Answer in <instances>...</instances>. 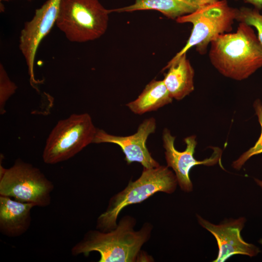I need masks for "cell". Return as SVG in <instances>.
Returning <instances> with one entry per match:
<instances>
[{"mask_svg": "<svg viewBox=\"0 0 262 262\" xmlns=\"http://www.w3.org/2000/svg\"><path fill=\"white\" fill-rule=\"evenodd\" d=\"M210 44V62L226 77L242 81L262 66V46L246 23L240 22L236 32L221 34Z\"/></svg>", "mask_w": 262, "mask_h": 262, "instance_id": "obj_1", "label": "cell"}, {"mask_svg": "<svg viewBox=\"0 0 262 262\" xmlns=\"http://www.w3.org/2000/svg\"><path fill=\"white\" fill-rule=\"evenodd\" d=\"M135 220L123 217L118 225L108 231L90 230L71 248L73 256L96 251L99 253V262H135L141 247L150 237V225H144L139 231L133 229Z\"/></svg>", "mask_w": 262, "mask_h": 262, "instance_id": "obj_2", "label": "cell"}, {"mask_svg": "<svg viewBox=\"0 0 262 262\" xmlns=\"http://www.w3.org/2000/svg\"><path fill=\"white\" fill-rule=\"evenodd\" d=\"M177 183L176 175L168 166L144 168L137 180L130 181L123 190L110 199L106 210L98 218L97 229L104 232L114 229L118 216L124 208L142 202L159 192L172 193Z\"/></svg>", "mask_w": 262, "mask_h": 262, "instance_id": "obj_3", "label": "cell"}, {"mask_svg": "<svg viewBox=\"0 0 262 262\" xmlns=\"http://www.w3.org/2000/svg\"><path fill=\"white\" fill-rule=\"evenodd\" d=\"M238 10L229 6L226 0H221L200 7L195 12L178 18L177 22L191 23L193 28L185 45L166 66L175 62L193 47H196L199 54L206 53L212 41L231 31Z\"/></svg>", "mask_w": 262, "mask_h": 262, "instance_id": "obj_4", "label": "cell"}, {"mask_svg": "<svg viewBox=\"0 0 262 262\" xmlns=\"http://www.w3.org/2000/svg\"><path fill=\"white\" fill-rule=\"evenodd\" d=\"M112 12L98 0H61L55 24L71 42L93 41L106 32Z\"/></svg>", "mask_w": 262, "mask_h": 262, "instance_id": "obj_5", "label": "cell"}, {"mask_svg": "<svg viewBox=\"0 0 262 262\" xmlns=\"http://www.w3.org/2000/svg\"><path fill=\"white\" fill-rule=\"evenodd\" d=\"M97 131L87 113L72 114L59 120L47 139L42 155L44 162L53 164L73 157L93 143Z\"/></svg>", "mask_w": 262, "mask_h": 262, "instance_id": "obj_6", "label": "cell"}, {"mask_svg": "<svg viewBox=\"0 0 262 262\" xmlns=\"http://www.w3.org/2000/svg\"><path fill=\"white\" fill-rule=\"evenodd\" d=\"M54 185L38 168L17 159L13 166L0 167V196L45 207L51 202Z\"/></svg>", "mask_w": 262, "mask_h": 262, "instance_id": "obj_7", "label": "cell"}, {"mask_svg": "<svg viewBox=\"0 0 262 262\" xmlns=\"http://www.w3.org/2000/svg\"><path fill=\"white\" fill-rule=\"evenodd\" d=\"M61 0H47L35 10L33 18L25 23L21 31L19 49L26 62L30 84L33 88L38 83L34 78V61L40 43L55 24Z\"/></svg>", "mask_w": 262, "mask_h": 262, "instance_id": "obj_8", "label": "cell"}, {"mask_svg": "<svg viewBox=\"0 0 262 262\" xmlns=\"http://www.w3.org/2000/svg\"><path fill=\"white\" fill-rule=\"evenodd\" d=\"M162 138L167 166L171 167L174 171L178 184L185 192H190L193 189L189 172L193 166L198 164L212 166L216 164L220 160L222 151L216 147L213 148L214 151L210 158L203 161L196 160L194 156L197 144L195 135L184 139L186 147L183 151H179L176 149L174 146L175 137L172 135L168 129L164 130Z\"/></svg>", "mask_w": 262, "mask_h": 262, "instance_id": "obj_9", "label": "cell"}, {"mask_svg": "<svg viewBox=\"0 0 262 262\" xmlns=\"http://www.w3.org/2000/svg\"><path fill=\"white\" fill-rule=\"evenodd\" d=\"M156 128V120L154 117H150L145 119L139 125L134 134L127 136L114 135L97 129L93 143L116 144L120 147L125 154L128 164L138 162L144 168H154L160 164L151 156L146 143L148 136L155 132Z\"/></svg>", "mask_w": 262, "mask_h": 262, "instance_id": "obj_10", "label": "cell"}, {"mask_svg": "<svg viewBox=\"0 0 262 262\" xmlns=\"http://www.w3.org/2000/svg\"><path fill=\"white\" fill-rule=\"evenodd\" d=\"M200 225L210 231L217 242L219 252L213 262H223L235 254H242L253 257L260 252L254 245L246 242L241 236L245 219L227 222L220 225H214L197 215Z\"/></svg>", "mask_w": 262, "mask_h": 262, "instance_id": "obj_11", "label": "cell"}, {"mask_svg": "<svg viewBox=\"0 0 262 262\" xmlns=\"http://www.w3.org/2000/svg\"><path fill=\"white\" fill-rule=\"evenodd\" d=\"M35 206L0 196V231L9 237H19L29 229L31 212Z\"/></svg>", "mask_w": 262, "mask_h": 262, "instance_id": "obj_12", "label": "cell"}, {"mask_svg": "<svg viewBox=\"0 0 262 262\" xmlns=\"http://www.w3.org/2000/svg\"><path fill=\"white\" fill-rule=\"evenodd\" d=\"M167 69L163 80L170 95L180 100L194 90L195 72L186 53L182 55L175 62L166 66Z\"/></svg>", "mask_w": 262, "mask_h": 262, "instance_id": "obj_13", "label": "cell"}, {"mask_svg": "<svg viewBox=\"0 0 262 262\" xmlns=\"http://www.w3.org/2000/svg\"><path fill=\"white\" fill-rule=\"evenodd\" d=\"M199 7L188 0H135L133 4L112 9V12L122 13L156 10L168 18L176 20L195 12Z\"/></svg>", "mask_w": 262, "mask_h": 262, "instance_id": "obj_14", "label": "cell"}, {"mask_svg": "<svg viewBox=\"0 0 262 262\" xmlns=\"http://www.w3.org/2000/svg\"><path fill=\"white\" fill-rule=\"evenodd\" d=\"M173 99L163 80H153L136 99L126 104V106L133 113L142 115L170 104Z\"/></svg>", "mask_w": 262, "mask_h": 262, "instance_id": "obj_15", "label": "cell"}, {"mask_svg": "<svg viewBox=\"0 0 262 262\" xmlns=\"http://www.w3.org/2000/svg\"><path fill=\"white\" fill-rule=\"evenodd\" d=\"M253 107L261 126V134L255 145L244 152L238 159L232 163V167L237 170L241 169L250 157L262 153V103L261 101L259 99H256L253 103Z\"/></svg>", "mask_w": 262, "mask_h": 262, "instance_id": "obj_16", "label": "cell"}, {"mask_svg": "<svg viewBox=\"0 0 262 262\" xmlns=\"http://www.w3.org/2000/svg\"><path fill=\"white\" fill-rule=\"evenodd\" d=\"M260 10L242 7L238 9L236 20L255 27L257 31V37L262 46V13Z\"/></svg>", "mask_w": 262, "mask_h": 262, "instance_id": "obj_17", "label": "cell"}, {"mask_svg": "<svg viewBox=\"0 0 262 262\" xmlns=\"http://www.w3.org/2000/svg\"><path fill=\"white\" fill-rule=\"evenodd\" d=\"M17 86L8 77L3 65H0V112L2 115L5 113L4 109L6 102L16 92Z\"/></svg>", "mask_w": 262, "mask_h": 262, "instance_id": "obj_18", "label": "cell"}, {"mask_svg": "<svg viewBox=\"0 0 262 262\" xmlns=\"http://www.w3.org/2000/svg\"><path fill=\"white\" fill-rule=\"evenodd\" d=\"M192 3L198 6L199 7L203 6L208 4H210L219 0H188Z\"/></svg>", "mask_w": 262, "mask_h": 262, "instance_id": "obj_19", "label": "cell"}, {"mask_svg": "<svg viewBox=\"0 0 262 262\" xmlns=\"http://www.w3.org/2000/svg\"><path fill=\"white\" fill-rule=\"evenodd\" d=\"M246 3L253 5L255 8L261 10L262 9V0H243Z\"/></svg>", "mask_w": 262, "mask_h": 262, "instance_id": "obj_20", "label": "cell"}, {"mask_svg": "<svg viewBox=\"0 0 262 262\" xmlns=\"http://www.w3.org/2000/svg\"><path fill=\"white\" fill-rule=\"evenodd\" d=\"M257 183L262 188V181L258 179H255Z\"/></svg>", "mask_w": 262, "mask_h": 262, "instance_id": "obj_21", "label": "cell"}, {"mask_svg": "<svg viewBox=\"0 0 262 262\" xmlns=\"http://www.w3.org/2000/svg\"><path fill=\"white\" fill-rule=\"evenodd\" d=\"M1 0H0V1H1Z\"/></svg>", "mask_w": 262, "mask_h": 262, "instance_id": "obj_22", "label": "cell"}]
</instances>
